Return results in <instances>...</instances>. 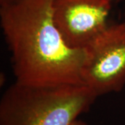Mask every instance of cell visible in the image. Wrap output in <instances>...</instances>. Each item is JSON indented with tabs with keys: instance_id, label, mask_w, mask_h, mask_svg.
I'll return each mask as SVG.
<instances>
[{
	"instance_id": "1",
	"label": "cell",
	"mask_w": 125,
	"mask_h": 125,
	"mask_svg": "<svg viewBox=\"0 0 125 125\" xmlns=\"http://www.w3.org/2000/svg\"><path fill=\"white\" fill-rule=\"evenodd\" d=\"M54 0L0 6V25L15 81L31 85L83 84V49L65 42L53 20Z\"/></svg>"
},
{
	"instance_id": "2",
	"label": "cell",
	"mask_w": 125,
	"mask_h": 125,
	"mask_svg": "<svg viewBox=\"0 0 125 125\" xmlns=\"http://www.w3.org/2000/svg\"><path fill=\"white\" fill-rule=\"evenodd\" d=\"M97 97L84 84L39 85L15 81L0 100V125H71Z\"/></svg>"
},
{
	"instance_id": "3",
	"label": "cell",
	"mask_w": 125,
	"mask_h": 125,
	"mask_svg": "<svg viewBox=\"0 0 125 125\" xmlns=\"http://www.w3.org/2000/svg\"><path fill=\"white\" fill-rule=\"evenodd\" d=\"M83 83L97 96L120 92L125 86V22L108 24L83 49Z\"/></svg>"
},
{
	"instance_id": "4",
	"label": "cell",
	"mask_w": 125,
	"mask_h": 125,
	"mask_svg": "<svg viewBox=\"0 0 125 125\" xmlns=\"http://www.w3.org/2000/svg\"><path fill=\"white\" fill-rule=\"evenodd\" d=\"M113 0H54L53 20L65 42L83 49L108 26Z\"/></svg>"
},
{
	"instance_id": "5",
	"label": "cell",
	"mask_w": 125,
	"mask_h": 125,
	"mask_svg": "<svg viewBox=\"0 0 125 125\" xmlns=\"http://www.w3.org/2000/svg\"><path fill=\"white\" fill-rule=\"evenodd\" d=\"M18 1H19V0H0V6L12 4V3L16 2Z\"/></svg>"
},
{
	"instance_id": "6",
	"label": "cell",
	"mask_w": 125,
	"mask_h": 125,
	"mask_svg": "<svg viewBox=\"0 0 125 125\" xmlns=\"http://www.w3.org/2000/svg\"><path fill=\"white\" fill-rule=\"evenodd\" d=\"M71 125H88L85 123V122H83V121L80 120H78V119H77V120H76L74 122H73Z\"/></svg>"
}]
</instances>
